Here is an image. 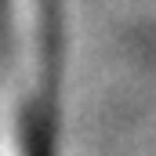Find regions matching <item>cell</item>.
Here are the masks:
<instances>
[{
  "mask_svg": "<svg viewBox=\"0 0 156 156\" xmlns=\"http://www.w3.org/2000/svg\"><path fill=\"white\" fill-rule=\"evenodd\" d=\"M37 4V91L22 105V156H58L62 0Z\"/></svg>",
  "mask_w": 156,
  "mask_h": 156,
  "instance_id": "cell-1",
  "label": "cell"
}]
</instances>
